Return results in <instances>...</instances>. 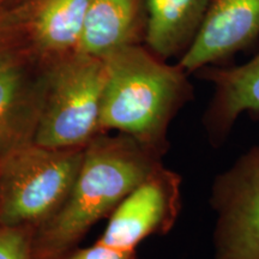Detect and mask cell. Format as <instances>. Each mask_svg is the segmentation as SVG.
Masks as SVG:
<instances>
[{"label": "cell", "mask_w": 259, "mask_h": 259, "mask_svg": "<svg viewBox=\"0 0 259 259\" xmlns=\"http://www.w3.org/2000/svg\"><path fill=\"white\" fill-rule=\"evenodd\" d=\"M162 157L135 138L97 135L84 148L72 190L60 209L35 228L37 259H63L100 220L162 166Z\"/></svg>", "instance_id": "6da1fadb"}, {"label": "cell", "mask_w": 259, "mask_h": 259, "mask_svg": "<svg viewBox=\"0 0 259 259\" xmlns=\"http://www.w3.org/2000/svg\"><path fill=\"white\" fill-rule=\"evenodd\" d=\"M102 59L101 132L126 135L163 156L169 148L170 122L192 97L187 73L138 44L118 48Z\"/></svg>", "instance_id": "7a4b0ae2"}, {"label": "cell", "mask_w": 259, "mask_h": 259, "mask_svg": "<svg viewBox=\"0 0 259 259\" xmlns=\"http://www.w3.org/2000/svg\"><path fill=\"white\" fill-rule=\"evenodd\" d=\"M84 148L34 143L3 158L0 226L36 228L51 219L72 190Z\"/></svg>", "instance_id": "3957f363"}, {"label": "cell", "mask_w": 259, "mask_h": 259, "mask_svg": "<svg viewBox=\"0 0 259 259\" xmlns=\"http://www.w3.org/2000/svg\"><path fill=\"white\" fill-rule=\"evenodd\" d=\"M105 63L71 52L47 60L46 90L35 143L51 148H84L97 135Z\"/></svg>", "instance_id": "277c9868"}, {"label": "cell", "mask_w": 259, "mask_h": 259, "mask_svg": "<svg viewBox=\"0 0 259 259\" xmlns=\"http://www.w3.org/2000/svg\"><path fill=\"white\" fill-rule=\"evenodd\" d=\"M215 259H259V144L213 180Z\"/></svg>", "instance_id": "5b68a950"}, {"label": "cell", "mask_w": 259, "mask_h": 259, "mask_svg": "<svg viewBox=\"0 0 259 259\" xmlns=\"http://www.w3.org/2000/svg\"><path fill=\"white\" fill-rule=\"evenodd\" d=\"M181 183L179 174L162 164L116 206L97 241L119 250L136 251L149 236L166 234L180 213Z\"/></svg>", "instance_id": "8992f818"}, {"label": "cell", "mask_w": 259, "mask_h": 259, "mask_svg": "<svg viewBox=\"0 0 259 259\" xmlns=\"http://www.w3.org/2000/svg\"><path fill=\"white\" fill-rule=\"evenodd\" d=\"M47 60L40 57L0 71V161L35 143L46 90Z\"/></svg>", "instance_id": "52a82bcc"}, {"label": "cell", "mask_w": 259, "mask_h": 259, "mask_svg": "<svg viewBox=\"0 0 259 259\" xmlns=\"http://www.w3.org/2000/svg\"><path fill=\"white\" fill-rule=\"evenodd\" d=\"M259 35V0H213L179 66L196 72L244 50Z\"/></svg>", "instance_id": "ba28073f"}, {"label": "cell", "mask_w": 259, "mask_h": 259, "mask_svg": "<svg viewBox=\"0 0 259 259\" xmlns=\"http://www.w3.org/2000/svg\"><path fill=\"white\" fill-rule=\"evenodd\" d=\"M199 71L200 76L215 87L203 124L210 142L218 147L229 135L240 114L259 113V52L239 66L204 67Z\"/></svg>", "instance_id": "9c48e42d"}, {"label": "cell", "mask_w": 259, "mask_h": 259, "mask_svg": "<svg viewBox=\"0 0 259 259\" xmlns=\"http://www.w3.org/2000/svg\"><path fill=\"white\" fill-rule=\"evenodd\" d=\"M211 0H147L145 42L166 60L185 52L196 36Z\"/></svg>", "instance_id": "30bf717a"}, {"label": "cell", "mask_w": 259, "mask_h": 259, "mask_svg": "<svg viewBox=\"0 0 259 259\" xmlns=\"http://www.w3.org/2000/svg\"><path fill=\"white\" fill-rule=\"evenodd\" d=\"M142 0H92L76 52L103 58L137 44Z\"/></svg>", "instance_id": "8fae6325"}, {"label": "cell", "mask_w": 259, "mask_h": 259, "mask_svg": "<svg viewBox=\"0 0 259 259\" xmlns=\"http://www.w3.org/2000/svg\"><path fill=\"white\" fill-rule=\"evenodd\" d=\"M92 0H40L35 4L30 36L41 59H56L78 46Z\"/></svg>", "instance_id": "7c38bea8"}, {"label": "cell", "mask_w": 259, "mask_h": 259, "mask_svg": "<svg viewBox=\"0 0 259 259\" xmlns=\"http://www.w3.org/2000/svg\"><path fill=\"white\" fill-rule=\"evenodd\" d=\"M36 2L0 11V71L38 57L30 36Z\"/></svg>", "instance_id": "4fadbf2b"}, {"label": "cell", "mask_w": 259, "mask_h": 259, "mask_svg": "<svg viewBox=\"0 0 259 259\" xmlns=\"http://www.w3.org/2000/svg\"><path fill=\"white\" fill-rule=\"evenodd\" d=\"M32 227L0 226V259H37Z\"/></svg>", "instance_id": "5bb4252c"}, {"label": "cell", "mask_w": 259, "mask_h": 259, "mask_svg": "<svg viewBox=\"0 0 259 259\" xmlns=\"http://www.w3.org/2000/svg\"><path fill=\"white\" fill-rule=\"evenodd\" d=\"M63 259H136V251L119 250L97 241L95 245L74 251Z\"/></svg>", "instance_id": "9a60e30c"}]
</instances>
